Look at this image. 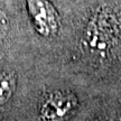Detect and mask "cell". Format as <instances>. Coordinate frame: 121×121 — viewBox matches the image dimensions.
Wrapping results in <instances>:
<instances>
[{
  "label": "cell",
  "instance_id": "3",
  "mask_svg": "<svg viewBox=\"0 0 121 121\" xmlns=\"http://www.w3.org/2000/svg\"><path fill=\"white\" fill-rule=\"evenodd\" d=\"M30 18L36 30L43 36H53L57 33L60 19L55 8L47 0H27Z\"/></svg>",
  "mask_w": 121,
  "mask_h": 121
},
{
  "label": "cell",
  "instance_id": "1",
  "mask_svg": "<svg viewBox=\"0 0 121 121\" xmlns=\"http://www.w3.org/2000/svg\"><path fill=\"white\" fill-rule=\"evenodd\" d=\"M118 26L111 15L105 13L96 15L86 29L85 42L92 52L102 54L112 47L117 39Z\"/></svg>",
  "mask_w": 121,
  "mask_h": 121
},
{
  "label": "cell",
  "instance_id": "4",
  "mask_svg": "<svg viewBox=\"0 0 121 121\" xmlns=\"http://www.w3.org/2000/svg\"><path fill=\"white\" fill-rule=\"evenodd\" d=\"M16 87V76L11 72H0V105L7 103Z\"/></svg>",
  "mask_w": 121,
  "mask_h": 121
},
{
  "label": "cell",
  "instance_id": "6",
  "mask_svg": "<svg viewBox=\"0 0 121 121\" xmlns=\"http://www.w3.org/2000/svg\"><path fill=\"white\" fill-rule=\"evenodd\" d=\"M118 121H121V119H119V120H118Z\"/></svg>",
  "mask_w": 121,
  "mask_h": 121
},
{
  "label": "cell",
  "instance_id": "2",
  "mask_svg": "<svg viewBox=\"0 0 121 121\" xmlns=\"http://www.w3.org/2000/svg\"><path fill=\"white\" fill-rule=\"evenodd\" d=\"M76 98L69 92L54 91L45 96L40 104V118L44 121H64L76 108Z\"/></svg>",
  "mask_w": 121,
  "mask_h": 121
},
{
  "label": "cell",
  "instance_id": "5",
  "mask_svg": "<svg viewBox=\"0 0 121 121\" xmlns=\"http://www.w3.org/2000/svg\"><path fill=\"white\" fill-rule=\"evenodd\" d=\"M9 31V19L2 9L0 8V40L7 36Z\"/></svg>",
  "mask_w": 121,
  "mask_h": 121
}]
</instances>
